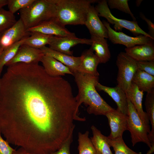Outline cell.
Masks as SVG:
<instances>
[{"label":"cell","mask_w":154,"mask_h":154,"mask_svg":"<svg viewBox=\"0 0 154 154\" xmlns=\"http://www.w3.org/2000/svg\"><path fill=\"white\" fill-rule=\"evenodd\" d=\"M77 113L70 83L38 63L13 64L1 78L0 133L30 153L58 150L74 131Z\"/></svg>","instance_id":"cell-1"},{"label":"cell","mask_w":154,"mask_h":154,"mask_svg":"<svg viewBox=\"0 0 154 154\" xmlns=\"http://www.w3.org/2000/svg\"><path fill=\"white\" fill-rule=\"evenodd\" d=\"M78 89L75 97L77 108L84 103L87 106V112L95 115H105L115 110L103 99L97 92L96 86L98 82V76L85 74L78 71L74 73Z\"/></svg>","instance_id":"cell-2"},{"label":"cell","mask_w":154,"mask_h":154,"mask_svg":"<svg viewBox=\"0 0 154 154\" xmlns=\"http://www.w3.org/2000/svg\"><path fill=\"white\" fill-rule=\"evenodd\" d=\"M55 5V19L60 25H84L91 4L97 0H50Z\"/></svg>","instance_id":"cell-3"},{"label":"cell","mask_w":154,"mask_h":154,"mask_svg":"<svg viewBox=\"0 0 154 154\" xmlns=\"http://www.w3.org/2000/svg\"><path fill=\"white\" fill-rule=\"evenodd\" d=\"M19 12L20 19L27 30L44 21L54 19L56 15L55 5L50 0H35Z\"/></svg>","instance_id":"cell-4"},{"label":"cell","mask_w":154,"mask_h":154,"mask_svg":"<svg viewBox=\"0 0 154 154\" xmlns=\"http://www.w3.org/2000/svg\"><path fill=\"white\" fill-rule=\"evenodd\" d=\"M128 103V130L131 134V142L134 146L142 142L146 144L150 149L154 150L149 139L150 129L148 128L141 119L136 110L127 98Z\"/></svg>","instance_id":"cell-5"},{"label":"cell","mask_w":154,"mask_h":154,"mask_svg":"<svg viewBox=\"0 0 154 154\" xmlns=\"http://www.w3.org/2000/svg\"><path fill=\"white\" fill-rule=\"evenodd\" d=\"M98 3L95 8L98 16L105 18L108 23L114 25L115 31L120 32L123 28H125L134 35H143L152 39L148 33L144 31L139 27L137 21L119 19L115 17L110 11L107 1H99Z\"/></svg>","instance_id":"cell-6"},{"label":"cell","mask_w":154,"mask_h":154,"mask_svg":"<svg viewBox=\"0 0 154 154\" xmlns=\"http://www.w3.org/2000/svg\"><path fill=\"white\" fill-rule=\"evenodd\" d=\"M116 64L118 68L117 85L125 92L138 69L137 62L125 52H121L117 56Z\"/></svg>","instance_id":"cell-7"},{"label":"cell","mask_w":154,"mask_h":154,"mask_svg":"<svg viewBox=\"0 0 154 154\" xmlns=\"http://www.w3.org/2000/svg\"><path fill=\"white\" fill-rule=\"evenodd\" d=\"M102 22L107 29L108 38L114 44H122L129 48L136 45L153 44L154 40L148 37L139 35L135 37H131L121 32L115 31L106 21L103 20Z\"/></svg>","instance_id":"cell-8"},{"label":"cell","mask_w":154,"mask_h":154,"mask_svg":"<svg viewBox=\"0 0 154 154\" xmlns=\"http://www.w3.org/2000/svg\"><path fill=\"white\" fill-rule=\"evenodd\" d=\"M91 39L80 38L75 36H52L49 44V47L55 50L72 56L71 48L79 44L91 45Z\"/></svg>","instance_id":"cell-9"},{"label":"cell","mask_w":154,"mask_h":154,"mask_svg":"<svg viewBox=\"0 0 154 154\" xmlns=\"http://www.w3.org/2000/svg\"><path fill=\"white\" fill-rule=\"evenodd\" d=\"M105 116L108 119L111 129L108 137L112 139L122 138L123 132L128 129V116L117 109L108 112Z\"/></svg>","instance_id":"cell-10"},{"label":"cell","mask_w":154,"mask_h":154,"mask_svg":"<svg viewBox=\"0 0 154 154\" xmlns=\"http://www.w3.org/2000/svg\"><path fill=\"white\" fill-rule=\"evenodd\" d=\"M28 33L20 18L13 26L1 33L0 45L4 49L28 37Z\"/></svg>","instance_id":"cell-11"},{"label":"cell","mask_w":154,"mask_h":154,"mask_svg":"<svg viewBox=\"0 0 154 154\" xmlns=\"http://www.w3.org/2000/svg\"><path fill=\"white\" fill-rule=\"evenodd\" d=\"M44 55L42 50L23 44L14 57L6 65L9 66L18 63H38Z\"/></svg>","instance_id":"cell-12"},{"label":"cell","mask_w":154,"mask_h":154,"mask_svg":"<svg viewBox=\"0 0 154 154\" xmlns=\"http://www.w3.org/2000/svg\"><path fill=\"white\" fill-rule=\"evenodd\" d=\"M27 31L30 33L39 32L54 36H75L74 33L69 31L65 27L60 25L54 19L44 21Z\"/></svg>","instance_id":"cell-13"},{"label":"cell","mask_w":154,"mask_h":154,"mask_svg":"<svg viewBox=\"0 0 154 154\" xmlns=\"http://www.w3.org/2000/svg\"><path fill=\"white\" fill-rule=\"evenodd\" d=\"M95 7L91 5L89 8L84 25L91 35L108 38V30L99 17Z\"/></svg>","instance_id":"cell-14"},{"label":"cell","mask_w":154,"mask_h":154,"mask_svg":"<svg viewBox=\"0 0 154 154\" xmlns=\"http://www.w3.org/2000/svg\"><path fill=\"white\" fill-rule=\"evenodd\" d=\"M143 92L140 90L134 83L132 82L130 86L125 93L127 98L135 108L142 121L148 128L150 129L148 117L146 112L143 110L142 107Z\"/></svg>","instance_id":"cell-15"},{"label":"cell","mask_w":154,"mask_h":154,"mask_svg":"<svg viewBox=\"0 0 154 154\" xmlns=\"http://www.w3.org/2000/svg\"><path fill=\"white\" fill-rule=\"evenodd\" d=\"M96 89L102 91L108 94L116 102L118 109L123 114L127 115L128 103L125 92L117 85L111 87L104 86L98 82Z\"/></svg>","instance_id":"cell-16"},{"label":"cell","mask_w":154,"mask_h":154,"mask_svg":"<svg viewBox=\"0 0 154 154\" xmlns=\"http://www.w3.org/2000/svg\"><path fill=\"white\" fill-rule=\"evenodd\" d=\"M44 55L52 57L60 62L70 70L73 74L78 71L82 57H75L55 50L46 46L40 49Z\"/></svg>","instance_id":"cell-17"},{"label":"cell","mask_w":154,"mask_h":154,"mask_svg":"<svg viewBox=\"0 0 154 154\" xmlns=\"http://www.w3.org/2000/svg\"><path fill=\"white\" fill-rule=\"evenodd\" d=\"M40 62L46 72L50 76H59L66 74L74 75L68 67L50 56L44 55Z\"/></svg>","instance_id":"cell-18"},{"label":"cell","mask_w":154,"mask_h":154,"mask_svg":"<svg viewBox=\"0 0 154 154\" xmlns=\"http://www.w3.org/2000/svg\"><path fill=\"white\" fill-rule=\"evenodd\" d=\"M81 56V61L78 71L98 76L97 67L100 62L92 50L90 48L86 50Z\"/></svg>","instance_id":"cell-19"},{"label":"cell","mask_w":154,"mask_h":154,"mask_svg":"<svg viewBox=\"0 0 154 154\" xmlns=\"http://www.w3.org/2000/svg\"><path fill=\"white\" fill-rule=\"evenodd\" d=\"M125 52L136 61L154 60V44L136 45L125 49Z\"/></svg>","instance_id":"cell-20"},{"label":"cell","mask_w":154,"mask_h":154,"mask_svg":"<svg viewBox=\"0 0 154 154\" xmlns=\"http://www.w3.org/2000/svg\"><path fill=\"white\" fill-rule=\"evenodd\" d=\"M92 41L90 48L95 52L100 63H105L109 60L111 56L107 40L103 37L91 35Z\"/></svg>","instance_id":"cell-21"},{"label":"cell","mask_w":154,"mask_h":154,"mask_svg":"<svg viewBox=\"0 0 154 154\" xmlns=\"http://www.w3.org/2000/svg\"><path fill=\"white\" fill-rule=\"evenodd\" d=\"M93 136L91 140L95 149L96 154H113L108 142L107 137L102 134L95 126L91 127Z\"/></svg>","instance_id":"cell-22"},{"label":"cell","mask_w":154,"mask_h":154,"mask_svg":"<svg viewBox=\"0 0 154 154\" xmlns=\"http://www.w3.org/2000/svg\"><path fill=\"white\" fill-rule=\"evenodd\" d=\"M141 90L147 92L154 90V76L137 69L132 80Z\"/></svg>","instance_id":"cell-23"},{"label":"cell","mask_w":154,"mask_h":154,"mask_svg":"<svg viewBox=\"0 0 154 154\" xmlns=\"http://www.w3.org/2000/svg\"><path fill=\"white\" fill-rule=\"evenodd\" d=\"M145 105L146 113L151 125V129L148 134L152 146H154V90L147 92Z\"/></svg>","instance_id":"cell-24"},{"label":"cell","mask_w":154,"mask_h":154,"mask_svg":"<svg viewBox=\"0 0 154 154\" xmlns=\"http://www.w3.org/2000/svg\"><path fill=\"white\" fill-rule=\"evenodd\" d=\"M30 33L31 36L26 38L23 44L37 49H40L46 45H49L52 36L39 32Z\"/></svg>","instance_id":"cell-25"},{"label":"cell","mask_w":154,"mask_h":154,"mask_svg":"<svg viewBox=\"0 0 154 154\" xmlns=\"http://www.w3.org/2000/svg\"><path fill=\"white\" fill-rule=\"evenodd\" d=\"M25 37L9 47L3 49L0 55V74H1L3 67L11 60L15 55L19 48L25 41Z\"/></svg>","instance_id":"cell-26"},{"label":"cell","mask_w":154,"mask_h":154,"mask_svg":"<svg viewBox=\"0 0 154 154\" xmlns=\"http://www.w3.org/2000/svg\"><path fill=\"white\" fill-rule=\"evenodd\" d=\"M89 133L88 131L84 133H78V149L79 154H96L91 139L89 137Z\"/></svg>","instance_id":"cell-27"},{"label":"cell","mask_w":154,"mask_h":154,"mask_svg":"<svg viewBox=\"0 0 154 154\" xmlns=\"http://www.w3.org/2000/svg\"><path fill=\"white\" fill-rule=\"evenodd\" d=\"M108 142L110 147H112L115 154H142L137 153L129 148L125 144L123 138L112 139L107 137Z\"/></svg>","instance_id":"cell-28"},{"label":"cell","mask_w":154,"mask_h":154,"mask_svg":"<svg viewBox=\"0 0 154 154\" xmlns=\"http://www.w3.org/2000/svg\"><path fill=\"white\" fill-rule=\"evenodd\" d=\"M15 17L9 10L0 8V33L13 26L17 22Z\"/></svg>","instance_id":"cell-29"},{"label":"cell","mask_w":154,"mask_h":154,"mask_svg":"<svg viewBox=\"0 0 154 154\" xmlns=\"http://www.w3.org/2000/svg\"><path fill=\"white\" fill-rule=\"evenodd\" d=\"M128 1L127 0H108L107 1V3L110 9H117L129 14L133 21H135L136 18L129 6Z\"/></svg>","instance_id":"cell-30"},{"label":"cell","mask_w":154,"mask_h":154,"mask_svg":"<svg viewBox=\"0 0 154 154\" xmlns=\"http://www.w3.org/2000/svg\"><path fill=\"white\" fill-rule=\"evenodd\" d=\"M35 0H8L9 11L14 14L17 11L25 8L31 5Z\"/></svg>","instance_id":"cell-31"},{"label":"cell","mask_w":154,"mask_h":154,"mask_svg":"<svg viewBox=\"0 0 154 154\" xmlns=\"http://www.w3.org/2000/svg\"><path fill=\"white\" fill-rule=\"evenodd\" d=\"M136 62L138 69L154 76V60Z\"/></svg>","instance_id":"cell-32"},{"label":"cell","mask_w":154,"mask_h":154,"mask_svg":"<svg viewBox=\"0 0 154 154\" xmlns=\"http://www.w3.org/2000/svg\"><path fill=\"white\" fill-rule=\"evenodd\" d=\"M73 132L70 133L67 139L58 150L50 154H71L70 147L72 141Z\"/></svg>","instance_id":"cell-33"},{"label":"cell","mask_w":154,"mask_h":154,"mask_svg":"<svg viewBox=\"0 0 154 154\" xmlns=\"http://www.w3.org/2000/svg\"><path fill=\"white\" fill-rule=\"evenodd\" d=\"M15 150L3 138L0 133V154H13Z\"/></svg>","instance_id":"cell-34"},{"label":"cell","mask_w":154,"mask_h":154,"mask_svg":"<svg viewBox=\"0 0 154 154\" xmlns=\"http://www.w3.org/2000/svg\"><path fill=\"white\" fill-rule=\"evenodd\" d=\"M140 17L143 20L145 21L147 23L148 29L149 31V34L151 36L152 38L154 40V24L152 22L151 20L146 18L145 15L142 13H139Z\"/></svg>","instance_id":"cell-35"},{"label":"cell","mask_w":154,"mask_h":154,"mask_svg":"<svg viewBox=\"0 0 154 154\" xmlns=\"http://www.w3.org/2000/svg\"><path fill=\"white\" fill-rule=\"evenodd\" d=\"M13 154H32L27 152L23 149L20 148L17 150H15Z\"/></svg>","instance_id":"cell-36"},{"label":"cell","mask_w":154,"mask_h":154,"mask_svg":"<svg viewBox=\"0 0 154 154\" xmlns=\"http://www.w3.org/2000/svg\"><path fill=\"white\" fill-rule=\"evenodd\" d=\"M8 0H0V8L7 5Z\"/></svg>","instance_id":"cell-37"},{"label":"cell","mask_w":154,"mask_h":154,"mask_svg":"<svg viewBox=\"0 0 154 154\" xmlns=\"http://www.w3.org/2000/svg\"><path fill=\"white\" fill-rule=\"evenodd\" d=\"M143 0H137L136 1V3L137 7H139L140 5Z\"/></svg>","instance_id":"cell-38"},{"label":"cell","mask_w":154,"mask_h":154,"mask_svg":"<svg viewBox=\"0 0 154 154\" xmlns=\"http://www.w3.org/2000/svg\"><path fill=\"white\" fill-rule=\"evenodd\" d=\"M3 49L2 48V47L0 45V55L1 53L3 51Z\"/></svg>","instance_id":"cell-39"},{"label":"cell","mask_w":154,"mask_h":154,"mask_svg":"<svg viewBox=\"0 0 154 154\" xmlns=\"http://www.w3.org/2000/svg\"><path fill=\"white\" fill-rule=\"evenodd\" d=\"M1 75V74H0V87H1V78L0 77Z\"/></svg>","instance_id":"cell-40"},{"label":"cell","mask_w":154,"mask_h":154,"mask_svg":"<svg viewBox=\"0 0 154 154\" xmlns=\"http://www.w3.org/2000/svg\"><path fill=\"white\" fill-rule=\"evenodd\" d=\"M1 33H0V37L1 36Z\"/></svg>","instance_id":"cell-41"}]
</instances>
